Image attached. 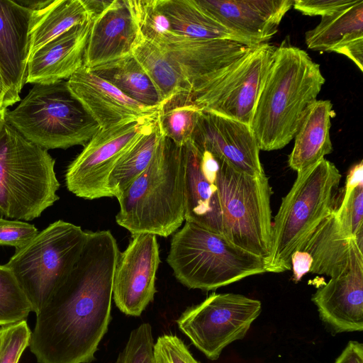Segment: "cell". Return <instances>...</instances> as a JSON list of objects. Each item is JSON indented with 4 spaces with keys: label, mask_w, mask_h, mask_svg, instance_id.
Listing matches in <instances>:
<instances>
[{
    "label": "cell",
    "mask_w": 363,
    "mask_h": 363,
    "mask_svg": "<svg viewBox=\"0 0 363 363\" xmlns=\"http://www.w3.org/2000/svg\"><path fill=\"white\" fill-rule=\"evenodd\" d=\"M120 251L109 230L88 231L75 266L35 313L29 348L38 363H90L111 321Z\"/></svg>",
    "instance_id": "cell-1"
},
{
    "label": "cell",
    "mask_w": 363,
    "mask_h": 363,
    "mask_svg": "<svg viewBox=\"0 0 363 363\" xmlns=\"http://www.w3.org/2000/svg\"><path fill=\"white\" fill-rule=\"evenodd\" d=\"M325 82L306 51L286 41L277 47L250 125L260 150L281 149L294 138Z\"/></svg>",
    "instance_id": "cell-2"
},
{
    "label": "cell",
    "mask_w": 363,
    "mask_h": 363,
    "mask_svg": "<svg viewBox=\"0 0 363 363\" xmlns=\"http://www.w3.org/2000/svg\"><path fill=\"white\" fill-rule=\"evenodd\" d=\"M116 221L131 235L167 238L185 220L182 146L162 135L147 169L117 199Z\"/></svg>",
    "instance_id": "cell-3"
},
{
    "label": "cell",
    "mask_w": 363,
    "mask_h": 363,
    "mask_svg": "<svg viewBox=\"0 0 363 363\" xmlns=\"http://www.w3.org/2000/svg\"><path fill=\"white\" fill-rule=\"evenodd\" d=\"M341 177L336 166L325 158L297 173L272 225L271 251L264 262L267 272L291 269V255L336 208Z\"/></svg>",
    "instance_id": "cell-4"
},
{
    "label": "cell",
    "mask_w": 363,
    "mask_h": 363,
    "mask_svg": "<svg viewBox=\"0 0 363 363\" xmlns=\"http://www.w3.org/2000/svg\"><path fill=\"white\" fill-rule=\"evenodd\" d=\"M55 160L5 118L0 123V213L32 220L59 199Z\"/></svg>",
    "instance_id": "cell-5"
},
{
    "label": "cell",
    "mask_w": 363,
    "mask_h": 363,
    "mask_svg": "<svg viewBox=\"0 0 363 363\" xmlns=\"http://www.w3.org/2000/svg\"><path fill=\"white\" fill-rule=\"evenodd\" d=\"M167 262L181 284L203 291L266 272L262 257L189 221L173 235Z\"/></svg>",
    "instance_id": "cell-6"
},
{
    "label": "cell",
    "mask_w": 363,
    "mask_h": 363,
    "mask_svg": "<svg viewBox=\"0 0 363 363\" xmlns=\"http://www.w3.org/2000/svg\"><path fill=\"white\" fill-rule=\"evenodd\" d=\"M5 120L45 150L85 146L99 126L70 92L67 80L35 84Z\"/></svg>",
    "instance_id": "cell-7"
},
{
    "label": "cell",
    "mask_w": 363,
    "mask_h": 363,
    "mask_svg": "<svg viewBox=\"0 0 363 363\" xmlns=\"http://www.w3.org/2000/svg\"><path fill=\"white\" fill-rule=\"evenodd\" d=\"M216 158L219 169L216 186L221 211V235L265 262L272 242L269 179L265 173L251 176L241 172Z\"/></svg>",
    "instance_id": "cell-8"
},
{
    "label": "cell",
    "mask_w": 363,
    "mask_h": 363,
    "mask_svg": "<svg viewBox=\"0 0 363 363\" xmlns=\"http://www.w3.org/2000/svg\"><path fill=\"white\" fill-rule=\"evenodd\" d=\"M88 232L62 220L50 224L6 265L13 272L35 313L65 280L78 261Z\"/></svg>",
    "instance_id": "cell-9"
},
{
    "label": "cell",
    "mask_w": 363,
    "mask_h": 363,
    "mask_svg": "<svg viewBox=\"0 0 363 363\" xmlns=\"http://www.w3.org/2000/svg\"><path fill=\"white\" fill-rule=\"evenodd\" d=\"M261 311L262 303L257 299L238 294L213 293L184 311L177 323L208 359L216 360L225 347L245 337Z\"/></svg>",
    "instance_id": "cell-10"
},
{
    "label": "cell",
    "mask_w": 363,
    "mask_h": 363,
    "mask_svg": "<svg viewBox=\"0 0 363 363\" xmlns=\"http://www.w3.org/2000/svg\"><path fill=\"white\" fill-rule=\"evenodd\" d=\"M157 114L158 111L100 129L67 167L65 173L67 189L85 199L112 197L107 186L112 169L140 135L150 128Z\"/></svg>",
    "instance_id": "cell-11"
},
{
    "label": "cell",
    "mask_w": 363,
    "mask_h": 363,
    "mask_svg": "<svg viewBox=\"0 0 363 363\" xmlns=\"http://www.w3.org/2000/svg\"><path fill=\"white\" fill-rule=\"evenodd\" d=\"M277 46H253L223 74L194 96L203 111L250 125Z\"/></svg>",
    "instance_id": "cell-12"
},
{
    "label": "cell",
    "mask_w": 363,
    "mask_h": 363,
    "mask_svg": "<svg viewBox=\"0 0 363 363\" xmlns=\"http://www.w3.org/2000/svg\"><path fill=\"white\" fill-rule=\"evenodd\" d=\"M160 263L156 235H133L126 249L120 253L113 279V298L122 313L140 316L152 301Z\"/></svg>",
    "instance_id": "cell-13"
},
{
    "label": "cell",
    "mask_w": 363,
    "mask_h": 363,
    "mask_svg": "<svg viewBox=\"0 0 363 363\" xmlns=\"http://www.w3.org/2000/svg\"><path fill=\"white\" fill-rule=\"evenodd\" d=\"M253 46L230 40L191 39L172 33L160 48L177 63L194 97Z\"/></svg>",
    "instance_id": "cell-14"
},
{
    "label": "cell",
    "mask_w": 363,
    "mask_h": 363,
    "mask_svg": "<svg viewBox=\"0 0 363 363\" xmlns=\"http://www.w3.org/2000/svg\"><path fill=\"white\" fill-rule=\"evenodd\" d=\"M191 141L241 172L251 176L264 174L260 150L248 125L203 111Z\"/></svg>",
    "instance_id": "cell-15"
},
{
    "label": "cell",
    "mask_w": 363,
    "mask_h": 363,
    "mask_svg": "<svg viewBox=\"0 0 363 363\" xmlns=\"http://www.w3.org/2000/svg\"><path fill=\"white\" fill-rule=\"evenodd\" d=\"M223 26L252 45L268 41L277 33L294 0H195Z\"/></svg>",
    "instance_id": "cell-16"
},
{
    "label": "cell",
    "mask_w": 363,
    "mask_h": 363,
    "mask_svg": "<svg viewBox=\"0 0 363 363\" xmlns=\"http://www.w3.org/2000/svg\"><path fill=\"white\" fill-rule=\"evenodd\" d=\"M67 84L70 92L100 129L153 115L159 109V106L149 107L133 100L84 66L67 80Z\"/></svg>",
    "instance_id": "cell-17"
},
{
    "label": "cell",
    "mask_w": 363,
    "mask_h": 363,
    "mask_svg": "<svg viewBox=\"0 0 363 363\" xmlns=\"http://www.w3.org/2000/svg\"><path fill=\"white\" fill-rule=\"evenodd\" d=\"M140 37L128 0H113L91 22L83 66L92 70L131 55Z\"/></svg>",
    "instance_id": "cell-18"
},
{
    "label": "cell",
    "mask_w": 363,
    "mask_h": 363,
    "mask_svg": "<svg viewBox=\"0 0 363 363\" xmlns=\"http://www.w3.org/2000/svg\"><path fill=\"white\" fill-rule=\"evenodd\" d=\"M320 317L334 333L363 330V259L331 277L312 296Z\"/></svg>",
    "instance_id": "cell-19"
},
{
    "label": "cell",
    "mask_w": 363,
    "mask_h": 363,
    "mask_svg": "<svg viewBox=\"0 0 363 363\" xmlns=\"http://www.w3.org/2000/svg\"><path fill=\"white\" fill-rule=\"evenodd\" d=\"M30 13L18 1L0 0V66L12 105L26 84Z\"/></svg>",
    "instance_id": "cell-20"
},
{
    "label": "cell",
    "mask_w": 363,
    "mask_h": 363,
    "mask_svg": "<svg viewBox=\"0 0 363 363\" xmlns=\"http://www.w3.org/2000/svg\"><path fill=\"white\" fill-rule=\"evenodd\" d=\"M91 21L77 25L48 42L28 58L26 83L68 79L83 66Z\"/></svg>",
    "instance_id": "cell-21"
},
{
    "label": "cell",
    "mask_w": 363,
    "mask_h": 363,
    "mask_svg": "<svg viewBox=\"0 0 363 363\" xmlns=\"http://www.w3.org/2000/svg\"><path fill=\"white\" fill-rule=\"evenodd\" d=\"M335 210L320 223L298 250L312 257L310 272L330 278L347 272L357 260L363 259V248L355 237L343 231Z\"/></svg>",
    "instance_id": "cell-22"
},
{
    "label": "cell",
    "mask_w": 363,
    "mask_h": 363,
    "mask_svg": "<svg viewBox=\"0 0 363 363\" xmlns=\"http://www.w3.org/2000/svg\"><path fill=\"white\" fill-rule=\"evenodd\" d=\"M308 48L334 52L350 59L363 70V0L333 15L321 17L305 35Z\"/></svg>",
    "instance_id": "cell-23"
},
{
    "label": "cell",
    "mask_w": 363,
    "mask_h": 363,
    "mask_svg": "<svg viewBox=\"0 0 363 363\" xmlns=\"http://www.w3.org/2000/svg\"><path fill=\"white\" fill-rule=\"evenodd\" d=\"M185 167V220L221 235V211L216 184L201 166V155L190 140L182 146Z\"/></svg>",
    "instance_id": "cell-24"
},
{
    "label": "cell",
    "mask_w": 363,
    "mask_h": 363,
    "mask_svg": "<svg viewBox=\"0 0 363 363\" xmlns=\"http://www.w3.org/2000/svg\"><path fill=\"white\" fill-rule=\"evenodd\" d=\"M335 116L329 100H317L309 108L294 138L288 164L297 173L318 163L333 152L331 119Z\"/></svg>",
    "instance_id": "cell-25"
},
{
    "label": "cell",
    "mask_w": 363,
    "mask_h": 363,
    "mask_svg": "<svg viewBox=\"0 0 363 363\" xmlns=\"http://www.w3.org/2000/svg\"><path fill=\"white\" fill-rule=\"evenodd\" d=\"M89 21L91 18L82 0L41 1L31 10L29 57L72 27Z\"/></svg>",
    "instance_id": "cell-26"
},
{
    "label": "cell",
    "mask_w": 363,
    "mask_h": 363,
    "mask_svg": "<svg viewBox=\"0 0 363 363\" xmlns=\"http://www.w3.org/2000/svg\"><path fill=\"white\" fill-rule=\"evenodd\" d=\"M157 1L174 35L196 40H230L253 46L213 18L195 0Z\"/></svg>",
    "instance_id": "cell-27"
},
{
    "label": "cell",
    "mask_w": 363,
    "mask_h": 363,
    "mask_svg": "<svg viewBox=\"0 0 363 363\" xmlns=\"http://www.w3.org/2000/svg\"><path fill=\"white\" fill-rule=\"evenodd\" d=\"M132 55L154 84L160 103L179 91L189 90L177 63L161 48L140 37Z\"/></svg>",
    "instance_id": "cell-28"
},
{
    "label": "cell",
    "mask_w": 363,
    "mask_h": 363,
    "mask_svg": "<svg viewBox=\"0 0 363 363\" xmlns=\"http://www.w3.org/2000/svg\"><path fill=\"white\" fill-rule=\"evenodd\" d=\"M162 135L157 117L150 128L140 135L112 169L107 184L112 197L118 199L147 169Z\"/></svg>",
    "instance_id": "cell-29"
},
{
    "label": "cell",
    "mask_w": 363,
    "mask_h": 363,
    "mask_svg": "<svg viewBox=\"0 0 363 363\" xmlns=\"http://www.w3.org/2000/svg\"><path fill=\"white\" fill-rule=\"evenodd\" d=\"M90 71L139 104L149 107L160 104L154 84L132 55Z\"/></svg>",
    "instance_id": "cell-30"
},
{
    "label": "cell",
    "mask_w": 363,
    "mask_h": 363,
    "mask_svg": "<svg viewBox=\"0 0 363 363\" xmlns=\"http://www.w3.org/2000/svg\"><path fill=\"white\" fill-rule=\"evenodd\" d=\"M203 109L189 90H182L160 103L158 122L162 135L178 146L191 140Z\"/></svg>",
    "instance_id": "cell-31"
},
{
    "label": "cell",
    "mask_w": 363,
    "mask_h": 363,
    "mask_svg": "<svg viewBox=\"0 0 363 363\" xmlns=\"http://www.w3.org/2000/svg\"><path fill=\"white\" fill-rule=\"evenodd\" d=\"M32 306L13 272L0 265V326L26 320Z\"/></svg>",
    "instance_id": "cell-32"
},
{
    "label": "cell",
    "mask_w": 363,
    "mask_h": 363,
    "mask_svg": "<svg viewBox=\"0 0 363 363\" xmlns=\"http://www.w3.org/2000/svg\"><path fill=\"white\" fill-rule=\"evenodd\" d=\"M142 38L160 47L172 33L170 23L157 0H128Z\"/></svg>",
    "instance_id": "cell-33"
},
{
    "label": "cell",
    "mask_w": 363,
    "mask_h": 363,
    "mask_svg": "<svg viewBox=\"0 0 363 363\" xmlns=\"http://www.w3.org/2000/svg\"><path fill=\"white\" fill-rule=\"evenodd\" d=\"M31 330L26 320L0 327V363H18L29 347Z\"/></svg>",
    "instance_id": "cell-34"
},
{
    "label": "cell",
    "mask_w": 363,
    "mask_h": 363,
    "mask_svg": "<svg viewBox=\"0 0 363 363\" xmlns=\"http://www.w3.org/2000/svg\"><path fill=\"white\" fill-rule=\"evenodd\" d=\"M152 327L143 323L133 330L116 363H155Z\"/></svg>",
    "instance_id": "cell-35"
},
{
    "label": "cell",
    "mask_w": 363,
    "mask_h": 363,
    "mask_svg": "<svg viewBox=\"0 0 363 363\" xmlns=\"http://www.w3.org/2000/svg\"><path fill=\"white\" fill-rule=\"evenodd\" d=\"M335 216L345 233L354 237L363 229V184L358 186L350 194L347 203L336 207Z\"/></svg>",
    "instance_id": "cell-36"
},
{
    "label": "cell",
    "mask_w": 363,
    "mask_h": 363,
    "mask_svg": "<svg viewBox=\"0 0 363 363\" xmlns=\"http://www.w3.org/2000/svg\"><path fill=\"white\" fill-rule=\"evenodd\" d=\"M155 363H200L184 342L174 335L160 336L153 347Z\"/></svg>",
    "instance_id": "cell-37"
},
{
    "label": "cell",
    "mask_w": 363,
    "mask_h": 363,
    "mask_svg": "<svg viewBox=\"0 0 363 363\" xmlns=\"http://www.w3.org/2000/svg\"><path fill=\"white\" fill-rule=\"evenodd\" d=\"M39 231L35 225L18 220L0 218V245L18 250L29 242Z\"/></svg>",
    "instance_id": "cell-38"
},
{
    "label": "cell",
    "mask_w": 363,
    "mask_h": 363,
    "mask_svg": "<svg viewBox=\"0 0 363 363\" xmlns=\"http://www.w3.org/2000/svg\"><path fill=\"white\" fill-rule=\"evenodd\" d=\"M357 0H294L293 7L303 15H333L356 3Z\"/></svg>",
    "instance_id": "cell-39"
},
{
    "label": "cell",
    "mask_w": 363,
    "mask_h": 363,
    "mask_svg": "<svg viewBox=\"0 0 363 363\" xmlns=\"http://www.w3.org/2000/svg\"><path fill=\"white\" fill-rule=\"evenodd\" d=\"M313 264L311 255L305 251L296 250L291 256V265L293 271V279L299 281L308 272H310Z\"/></svg>",
    "instance_id": "cell-40"
},
{
    "label": "cell",
    "mask_w": 363,
    "mask_h": 363,
    "mask_svg": "<svg viewBox=\"0 0 363 363\" xmlns=\"http://www.w3.org/2000/svg\"><path fill=\"white\" fill-rule=\"evenodd\" d=\"M361 184H363L362 161H360L359 163L355 164L350 169L347 176L344 194L342 195L341 203H340L338 207L344 206L347 203L350 194L354 191V189Z\"/></svg>",
    "instance_id": "cell-41"
},
{
    "label": "cell",
    "mask_w": 363,
    "mask_h": 363,
    "mask_svg": "<svg viewBox=\"0 0 363 363\" xmlns=\"http://www.w3.org/2000/svg\"><path fill=\"white\" fill-rule=\"evenodd\" d=\"M335 363H363L362 343L350 341Z\"/></svg>",
    "instance_id": "cell-42"
},
{
    "label": "cell",
    "mask_w": 363,
    "mask_h": 363,
    "mask_svg": "<svg viewBox=\"0 0 363 363\" xmlns=\"http://www.w3.org/2000/svg\"><path fill=\"white\" fill-rule=\"evenodd\" d=\"M86 7L91 20L100 15L112 2V1L82 0Z\"/></svg>",
    "instance_id": "cell-43"
},
{
    "label": "cell",
    "mask_w": 363,
    "mask_h": 363,
    "mask_svg": "<svg viewBox=\"0 0 363 363\" xmlns=\"http://www.w3.org/2000/svg\"><path fill=\"white\" fill-rule=\"evenodd\" d=\"M0 97L2 99L4 106L7 108L12 105L9 89L5 84L2 71L0 66Z\"/></svg>",
    "instance_id": "cell-44"
},
{
    "label": "cell",
    "mask_w": 363,
    "mask_h": 363,
    "mask_svg": "<svg viewBox=\"0 0 363 363\" xmlns=\"http://www.w3.org/2000/svg\"><path fill=\"white\" fill-rule=\"evenodd\" d=\"M7 108L4 106L2 99L0 97V123L5 118Z\"/></svg>",
    "instance_id": "cell-45"
}]
</instances>
